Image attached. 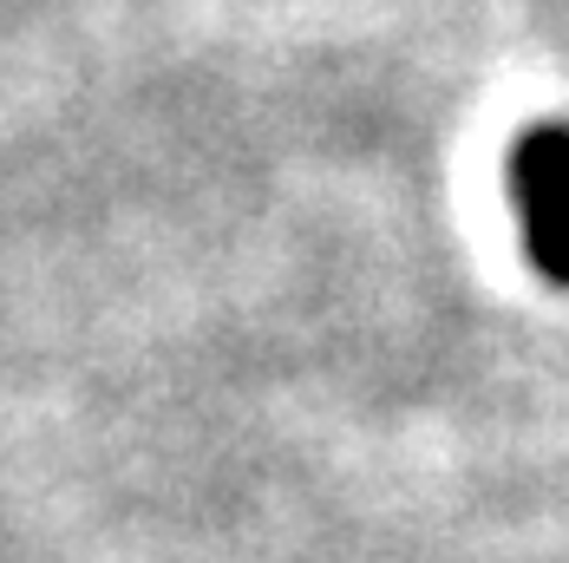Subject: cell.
<instances>
[{
	"mask_svg": "<svg viewBox=\"0 0 569 563\" xmlns=\"http://www.w3.org/2000/svg\"><path fill=\"white\" fill-rule=\"evenodd\" d=\"M511 204L530 269L569 288V125H530L511 145Z\"/></svg>",
	"mask_w": 569,
	"mask_h": 563,
	"instance_id": "obj_1",
	"label": "cell"
}]
</instances>
